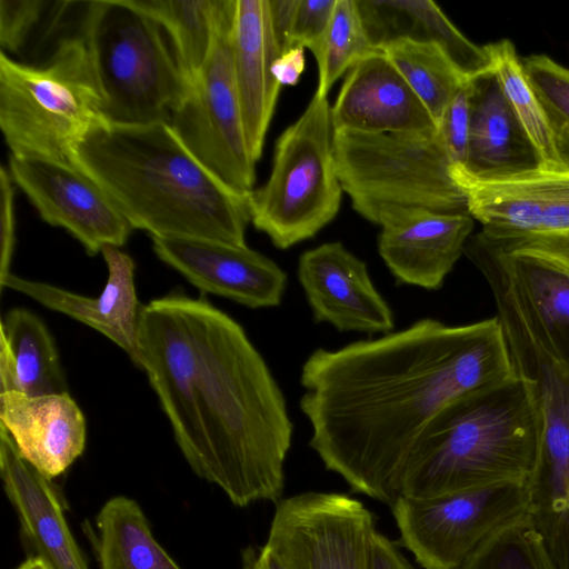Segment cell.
Instances as JSON below:
<instances>
[{"mask_svg": "<svg viewBox=\"0 0 569 569\" xmlns=\"http://www.w3.org/2000/svg\"><path fill=\"white\" fill-rule=\"evenodd\" d=\"M0 427L20 456L51 480L84 451L86 419L69 392L36 397L2 392Z\"/></svg>", "mask_w": 569, "mask_h": 569, "instance_id": "603a6c76", "label": "cell"}, {"mask_svg": "<svg viewBox=\"0 0 569 569\" xmlns=\"http://www.w3.org/2000/svg\"><path fill=\"white\" fill-rule=\"evenodd\" d=\"M335 130L418 133L438 130L432 116L382 50L346 73L331 107Z\"/></svg>", "mask_w": 569, "mask_h": 569, "instance_id": "d6986e66", "label": "cell"}, {"mask_svg": "<svg viewBox=\"0 0 569 569\" xmlns=\"http://www.w3.org/2000/svg\"><path fill=\"white\" fill-rule=\"evenodd\" d=\"M375 49L366 33L357 0H336L330 24L313 54L318 64L316 93L327 97L333 83Z\"/></svg>", "mask_w": 569, "mask_h": 569, "instance_id": "4dcf8cb0", "label": "cell"}, {"mask_svg": "<svg viewBox=\"0 0 569 569\" xmlns=\"http://www.w3.org/2000/svg\"><path fill=\"white\" fill-rule=\"evenodd\" d=\"M527 486L505 483L452 495H400L391 506L408 549L423 569H458L487 539L529 512Z\"/></svg>", "mask_w": 569, "mask_h": 569, "instance_id": "9c48e42d", "label": "cell"}, {"mask_svg": "<svg viewBox=\"0 0 569 569\" xmlns=\"http://www.w3.org/2000/svg\"><path fill=\"white\" fill-rule=\"evenodd\" d=\"M231 54L247 147L257 163L281 89L272 74L281 49L269 0H236Z\"/></svg>", "mask_w": 569, "mask_h": 569, "instance_id": "7402d4cb", "label": "cell"}, {"mask_svg": "<svg viewBox=\"0 0 569 569\" xmlns=\"http://www.w3.org/2000/svg\"><path fill=\"white\" fill-rule=\"evenodd\" d=\"M473 224L468 212L396 210L379 223L378 251L397 282L438 290L463 253Z\"/></svg>", "mask_w": 569, "mask_h": 569, "instance_id": "ac0fdd59", "label": "cell"}, {"mask_svg": "<svg viewBox=\"0 0 569 569\" xmlns=\"http://www.w3.org/2000/svg\"><path fill=\"white\" fill-rule=\"evenodd\" d=\"M381 50L426 106L438 126L450 100L468 80L435 43L398 39Z\"/></svg>", "mask_w": 569, "mask_h": 569, "instance_id": "f546056e", "label": "cell"}, {"mask_svg": "<svg viewBox=\"0 0 569 569\" xmlns=\"http://www.w3.org/2000/svg\"><path fill=\"white\" fill-rule=\"evenodd\" d=\"M463 253L483 274L497 309L513 317L549 361L569 375V274L478 234L468 239Z\"/></svg>", "mask_w": 569, "mask_h": 569, "instance_id": "7c38bea8", "label": "cell"}, {"mask_svg": "<svg viewBox=\"0 0 569 569\" xmlns=\"http://www.w3.org/2000/svg\"><path fill=\"white\" fill-rule=\"evenodd\" d=\"M517 378L497 317L451 326L432 318L339 349L301 367L299 401L310 448L353 492L392 506L431 421L465 397Z\"/></svg>", "mask_w": 569, "mask_h": 569, "instance_id": "6da1fadb", "label": "cell"}, {"mask_svg": "<svg viewBox=\"0 0 569 569\" xmlns=\"http://www.w3.org/2000/svg\"><path fill=\"white\" fill-rule=\"evenodd\" d=\"M298 0H269L273 31L281 49L287 51V41Z\"/></svg>", "mask_w": 569, "mask_h": 569, "instance_id": "60d3db41", "label": "cell"}, {"mask_svg": "<svg viewBox=\"0 0 569 569\" xmlns=\"http://www.w3.org/2000/svg\"><path fill=\"white\" fill-rule=\"evenodd\" d=\"M81 31L107 121L170 122L189 90L162 27L127 0L86 2Z\"/></svg>", "mask_w": 569, "mask_h": 569, "instance_id": "8992f818", "label": "cell"}, {"mask_svg": "<svg viewBox=\"0 0 569 569\" xmlns=\"http://www.w3.org/2000/svg\"><path fill=\"white\" fill-rule=\"evenodd\" d=\"M0 476L28 557L40 559L47 569H89L56 485L20 456L2 427Z\"/></svg>", "mask_w": 569, "mask_h": 569, "instance_id": "ffe728a7", "label": "cell"}, {"mask_svg": "<svg viewBox=\"0 0 569 569\" xmlns=\"http://www.w3.org/2000/svg\"><path fill=\"white\" fill-rule=\"evenodd\" d=\"M335 133L329 100L315 92L278 138L268 180L248 193L250 221L279 249L312 238L339 211Z\"/></svg>", "mask_w": 569, "mask_h": 569, "instance_id": "ba28073f", "label": "cell"}, {"mask_svg": "<svg viewBox=\"0 0 569 569\" xmlns=\"http://www.w3.org/2000/svg\"><path fill=\"white\" fill-rule=\"evenodd\" d=\"M522 63L545 110L558 159L569 169V68L543 53L530 54Z\"/></svg>", "mask_w": 569, "mask_h": 569, "instance_id": "d6a6232c", "label": "cell"}, {"mask_svg": "<svg viewBox=\"0 0 569 569\" xmlns=\"http://www.w3.org/2000/svg\"><path fill=\"white\" fill-rule=\"evenodd\" d=\"M104 120L81 34L61 40L41 66L17 62L1 50L0 128L10 156L71 163L76 146Z\"/></svg>", "mask_w": 569, "mask_h": 569, "instance_id": "5b68a950", "label": "cell"}, {"mask_svg": "<svg viewBox=\"0 0 569 569\" xmlns=\"http://www.w3.org/2000/svg\"><path fill=\"white\" fill-rule=\"evenodd\" d=\"M1 270L0 279L10 273L9 266L14 248V188L4 167L0 170Z\"/></svg>", "mask_w": 569, "mask_h": 569, "instance_id": "74e56055", "label": "cell"}, {"mask_svg": "<svg viewBox=\"0 0 569 569\" xmlns=\"http://www.w3.org/2000/svg\"><path fill=\"white\" fill-rule=\"evenodd\" d=\"M46 4L41 0H0V44L2 51L19 50Z\"/></svg>", "mask_w": 569, "mask_h": 569, "instance_id": "d590c367", "label": "cell"}, {"mask_svg": "<svg viewBox=\"0 0 569 569\" xmlns=\"http://www.w3.org/2000/svg\"><path fill=\"white\" fill-rule=\"evenodd\" d=\"M101 254L108 277L102 291L96 297L78 295L11 272L0 279V284L92 328L121 348L137 365L138 328L143 306L136 291L134 262L114 246H106Z\"/></svg>", "mask_w": 569, "mask_h": 569, "instance_id": "44dd1931", "label": "cell"}, {"mask_svg": "<svg viewBox=\"0 0 569 569\" xmlns=\"http://www.w3.org/2000/svg\"><path fill=\"white\" fill-rule=\"evenodd\" d=\"M337 173L352 208L378 224L400 209L468 212L451 176L453 162L438 130L418 133H335Z\"/></svg>", "mask_w": 569, "mask_h": 569, "instance_id": "52a82bcc", "label": "cell"}, {"mask_svg": "<svg viewBox=\"0 0 569 569\" xmlns=\"http://www.w3.org/2000/svg\"><path fill=\"white\" fill-rule=\"evenodd\" d=\"M137 345V366L147 373L179 450L196 472L203 447L198 359L177 293L143 305Z\"/></svg>", "mask_w": 569, "mask_h": 569, "instance_id": "4fadbf2b", "label": "cell"}, {"mask_svg": "<svg viewBox=\"0 0 569 569\" xmlns=\"http://www.w3.org/2000/svg\"><path fill=\"white\" fill-rule=\"evenodd\" d=\"M151 240L156 256L202 292L252 309L278 307L282 301L286 272L247 244L197 238Z\"/></svg>", "mask_w": 569, "mask_h": 569, "instance_id": "2e32d148", "label": "cell"}, {"mask_svg": "<svg viewBox=\"0 0 569 569\" xmlns=\"http://www.w3.org/2000/svg\"><path fill=\"white\" fill-rule=\"evenodd\" d=\"M71 163L102 189L132 229L246 246L248 194L207 170L169 122L101 121L76 146Z\"/></svg>", "mask_w": 569, "mask_h": 569, "instance_id": "3957f363", "label": "cell"}, {"mask_svg": "<svg viewBox=\"0 0 569 569\" xmlns=\"http://www.w3.org/2000/svg\"><path fill=\"white\" fill-rule=\"evenodd\" d=\"M371 46L382 49L398 39L435 43L470 80L492 69L486 46L463 36L430 0H357Z\"/></svg>", "mask_w": 569, "mask_h": 569, "instance_id": "d4e9b609", "label": "cell"}, {"mask_svg": "<svg viewBox=\"0 0 569 569\" xmlns=\"http://www.w3.org/2000/svg\"><path fill=\"white\" fill-rule=\"evenodd\" d=\"M486 48L505 98L529 138L540 168H562L545 110L529 82L515 44L509 39H501L486 44Z\"/></svg>", "mask_w": 569, "mask_h": 569, "instance_id": "f1b7e54d", "label": "cell"}, {"mask_svg": "<svg viewBox=\"0 0 569 569\" xmlns=\"http://www.w3.org/2000/svg\"><path fill=\"white\" fill-rule=\"evenodd\" d=\"M376 531L361 501L308 491L277 502L266 546L284 569H371Z\"/></svg>", "mask_w": 569, "mask_h": 569, "instance_id": "8fae6325", "label": "cell"}, {"mask_svg": "<svg viewBox=\"0 0 569 569\" xmlns=\"http://www.w3.org/2000/svg\"><path fill=\"white\" fill-rule=\"evenodd\" d=\"M541 421L528 383L512 381L457 400L428 426L401 495L431 498L505 483L528 486L539 461Z\"/></svg>", "mask_w": 569, "mask_h": 569, "instance_id": "277c9868", "label": "cell"}, {"mask_svg": "<svg viewBox=\"0 0 569 569\" xmlns=\"http://www.w3.org/2000/svg\"><path fill=\"white\" fill-rule=\"evenodd\" d=\"M480 238L499 249L537 259L569 274V236L512 242H491L482 237Z\"/></svg>", "mask_w": 569, "mask_h": 569, "instance_id": "8d00e7d4", "label": "cell"}, {"mask_svg": "<svg viewBox=\"0 0 569 569\" xmlns=\"http://www.w3.org/2000/svg\"><path fill=\"white\" fill-rule=\"evenodd\" d=\"M306 68L305 48L293 47L281 53L272 64V74L282 86H295Z\"/></svg>", "mask_w": 569, "mask_h": 569, "instance_id": "ab89813d", "label": "cell"}, {"mask_svg": "<svg viewBox=\"0 0 569 569\" xmlns=\"http://www.w3.org/2000/svg\"><path fill=\"white\" fill-rule=\"evenodd\" d=\"M99 569H181L154 538L139 503L124 496L109 499L87 525Z\"/></svg>", "mask_w": 569, "mask_h": 569, "instance_id": "4316f807", "label": "cell"}, {"mask_svg": "<svg viewBox=\"0 0 569 569\" xmlns=\"http://www.w3.org/2000/svg\"><path fill=\"white\" fill-rule=\"evenodd\" d=\"M336 0H298L287 50L301 47L308 48L315 54L330 24Z\"/></svg>", "mask_w": 569, "mask_h": 569, "instance_id": "836d02e7", "label": "cell"}, {"mask_svg": "<svg viewBox=\"0 0 569 569\" xmlns=\"http://www.w3.org/2000/svg\"><path fill=\"white\" fill-rule=\"evenodd\" d=\"M16 569H47V567L40 559L27 557V559Z\"/></svg>", "mask_w": 569, "mask_h": 569, "instance_id": "7bdbcfd3", "label": "cell"}, {"mask_svg": "<svg viewBox=\"0 0 569 569\" xmlns=\"http://www.w3.org/2000/svg\"><path fill=\"white\" fill-rule=\"evenodd\" d=\"M198 359L199 478L237 507L280 500L293 425L286 398L243 328L203 298L177 293Z\"/></svg>", "mask_w": 569, "mask_h": 569, "instance_id": "7a4b0ae2", "label": "cell"}, {"mask_svg": "<svg viewBox=\"0 0 569 569\" xmlns=\"http://www.w3.org/2000/svg\"><path fill=\"white\" fill-rule=\"evenodd\" d=\"M236 0L217 33L210 56L174 109L170 126L196 159L222 183L248 194L256 181L237 91L231 30Z\"/></svg>", "mask_w": 569, "mask_h": 569, "instance_id": "30bf717a", "label": "cell"}, {"mask_svg": "<svg viewBox=\"0 0 569 569\" xmlns=\"http://www.w3.org/2000/svg\"><path fill=\"white\" fill-rule=\"evenodd\" d=\"M167 33L189 84L206 64L233 0H127Z\"/></svg>", "mask_w": 569, "mask_h": 569, "instance_id": "83f0119b", "label": "cell"}, {"mask_svg": "<svg viewBox=\"0 0 569 569\" xmlns=\"http://www.w3.org/2000/svg\"><path fill=\"white\" fill-rule=\"evenodd\" d=\"M469 130L470 108L467 81L450 100L438 123V131L453 164L463 166L466 162Z\"/></svg>", "mask_w": 569, "mask_h": 569, "instance_id": "e575fe53", "label": "cell"}, {"mask_svg": "<svg viewBox=\"0 0 569 569\" xmlns=\"http://www.w3.org/2000/svg\"><path fill=\"white\" fill-rule=\"evenodd\" d=\"M371 569H415L398 546L378 530L373 536Z\"/></svg>", "mask_w": 569, "mask_h": 569, "instance_id": "f35d334b", "label": "cell"}, {"mask_svg": "<svg viewBox=\"0 0 569 569\" xmlns=\"http://www.w3.org/2000/svg\"><path fill=\"white\" fill-rule=\"evenodd\" d=\"M298 280L317 323L338 331H392L393 312L375 287L365 261L341 242H326L298 260Z\"/></svg>", "mask_w": 569, "mask_h": 569, "instance_id": "e0dca14e", "label": "cell"}, {"mask_svg": "<svg viewBox=\"0 0 569 569\" xmlns=\"http://www.w3.org/2000/svg\"><path fill=\"white\" fill-rule=\"evenodd\" d=\"M242 569H284L276 556L264 545L247 547L241 552Z\"/></svg>", "mask_w": 569, "mask_h": 569, "instance_id": "b9f144b4", "label": "cell"}, {"mask_svg": "<svg viewBox=\"0 0 569 569\" xmlns=\"http://www.w3.org/2000/svg\"><path fill=\"white\" fill-rule=\"evenodd\" d=\"M451 176L463 192L468 213L491 242L569 236V169L537 168L483 179L453 164Z\"/></svg>", "mask_w": 569, "mask_h": 569, "instance_id": "5bb4252c", "label": "cell"}, {"mask_svg": "<svg viewBox=\"0 0 569 569\" xmlns=\"http://www.w3.org/2000/svg\"><path fill=\"white\" fill-rule=\"evenodd\" d=\"M468 92L470 130L462 167L483 179L539 168L538 156L507 102L493 70L468 80Z\"/></svg>", "mask_w": 569, "mask_h": 569, "instance_id": "cb8c5ba5", "label": "cell"}, {"mask_svg": "<svg viewBox=\"0 0 569 569\" xmlns=\"http://www.w3.org/2000/svg\"><path fill=\"white\" fill-rule=\"evenodd\" d=\"M458 569H555L529 512L487 539Z\"/></svg>", "mask_w": 569, "mask_h": 569, "instance_id": "1f68e13d", "label": "cell"}, {"mask_svg": "<svg viewBox=\"0 0 569 569\" xmlns=\"http://www.w3.org/2000/svg\"><path fill=\"white\" fill-rule=\"evenodd\" d=\"M11 179L40 218L67 230L87 254L121 247L133 230L102 189L71 163L10 156Z\"/></svg>", "mask_w": 569, "mask_h": 569, "instance_id": "9a60e30c", "label": "cell"}, {"mask_svg": "<svg viewBox=\"0 0 569 569\" xmlns=\"http://www.w3.org/2000/svg\"><path fill=\"white\" fill-rule=\"evenodd\" d=\"M44 396L68 392L57 346L42 320L24 308L0 321V393Z\"/></svg>", "mask_w": 569, "mask_h": 569, "instance_id": "484cf974", "label": "cell"}]
</instances>
